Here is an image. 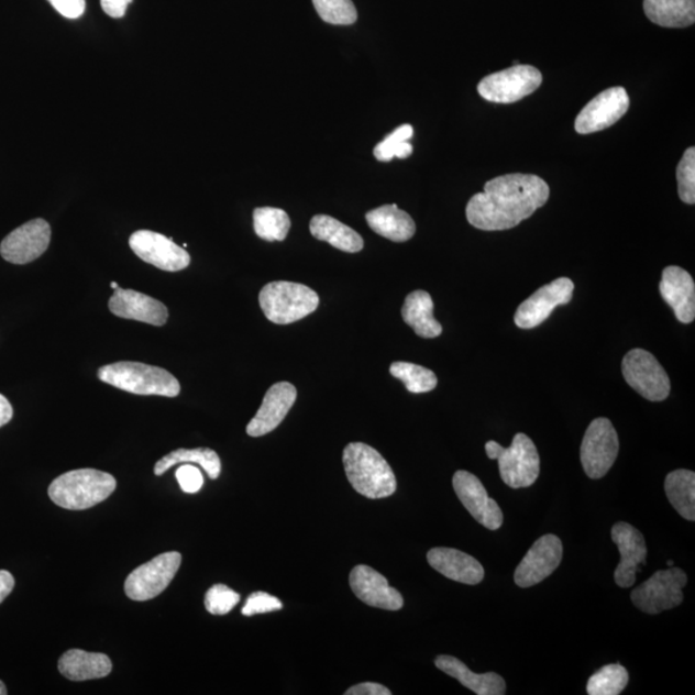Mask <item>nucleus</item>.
Here are the masks:
<instances>
[{
	"label": "nucleus",
	"instance_id": "423d86ee",
	"mask_svg": "<svg viewBox=\"0 0 695 695\" xmlns=\"http://www.w3.org/2000/svg\"><path fill=\"white\" fill-rule=\"evenodd\" d=\"M487 456L498 461L501 479L511 488L531 487L540 475V456L530 437L518 433L510 448L495 441L486 444Z\"/></svg>",
	"mask_w": 695,
	"mask_h": 695
},
{
	"label": "nucleus",
	"instance_id": "2eb2a0df",
	"mask_svg": "<svg viewBox=\"0 0 695 695\" xmlns=\"http://www.w3.org/2000/svg\"><path fill=\"white\" fill-rule=\"evenodd\" d=\"M563 559V543L555 534L542 536L520 562L514 581L519 587H531L553 574Z\"/></svg>",
	"mask_w": 695,
	"mask_h": 695
},
{
	"label": "nucleus",
	"instance_id": "49530a36",
	"mask_svg": "<svg viewBox=\"0 0 695 695\" xmlns=\"http://www.w3.org/2000/svg\"><path fill=\"white\" fill-rule=\"evenodd\" d=\"M0 695H7L5 685L2 682H0Z\"/></svg>",
	"mask_w": 695,
	"mask_h": 695
},
{
	"label": "nucleus",
	"instance_id": "4c0bfd02",
	"mask_svg": "<svg viewBox=\"0 0 695 695\" xmlns=\"http://www.w3.org/2000/svg\"><path fill=\"white\" fill-rule=\"evenodd\" d=\"M241 596L229 586H211L206 595V608L210 615L224 616L238 606Z\"/></svg>",
	"mask_w": 695,
	"mask_h": 695
},
{
	"label": "nucleus",
	"instance_id": "c9c22d12",
	"mask_svg": "<svg viewBox=\"0 0 695 695\" xmlns=\"http://www.w3.org/2000/svg\"><path fill=\"white\" fill-rule=\"evenodd\" d=\"M313 5L320 18L331 25H352L358 18L352 0H313Z\"/></svg>",
	"mask_w": 695,
	"mask_h": 695
},
{
	"label": "nucleus",
	"instance_id": "412c9836",
	"mask_svg": "<svg viewBox=\"0 0 695 695\" xmlns=\"http://www.w3.org/2000/svg\"><path fill=\"white\" fill-rule=\"evenodd\" d=\"M109 308L111 313L120 319L145 322L153 327H163L169 317L168 308L162 301L139 291L124 290L122 287H118L113 293Z\"/></svg>",
	"mask_w": 695,
	"mask_h": 695
},
{
	"label": "nucleus",
	"instance_id": "393cba45",
	"mask_svg": "<svg viewBox=\"0 0 695 695\" xmlns=\"http://www.w3.org/2000/svg\"><path fill=\"white\" fill-rule=\"evenodd\" d=\"M58 670L71 682H86V680L109 676L112 671V663L106 654L71 649L59 659Z\"/></svg>",
	"mask_w": 695,
	"mask_h": 695
},
{
	"label": "nucleus",
	"instance_id": "72a5a7b5",
	"mask_svg": "<svg viewBox=\"0 0 695 695\" xmlns=\"http://www.w3.org/2000/svg\"><path fill=\"white\" fill-rule=\"evenodd\" d=\"M390 374L406 385L411 393H428L435 389L437 375L427 367L410 364V362H395L390 365Z\"/></svg>",
	"mask_w": 695,
	"mask_h": 695
},
{
	"label": "nucleus",
	"instance_id": "ea45409f",
	"mask_svg": "<svg viewBox=\"0 0 695 695\" xmlns=\"http://www.w3.org/2000/svg\"><path fill=\"white\" fill-rule=\"evenodd\" d=\"M176 477L180 488L186 494H196L203 486V477L199 470L192 464H183L176 472Z\"/></svg>",
	"mask_w": 695,
	"mask_h": 695
},
{
	"label": "nucleus",
	"instance_id": "bb28decb",
	"mask_svg": "<svg viewBox=\"0 0 695 695\" xmlns=\"http://www.w3.org/2000/svg\"><path fill=\"white\" fill-rule=\"evenodd\" d=\"M434 304L430 294L417 290L406 297L402 307L404 321L417 332V335L426 339H434L442 334L443 328L434 319Z\"/></svg>",
	"mask_w": 695,
	"mask_h": 695
},
{
	"label": "nucleus",
	"instance_id": "4468645a",
	"mask_svg": "<svg viewBox=\"0 0 695 695\" xmlns=\"http://www.w3.org/2000/svg\"><path fill=\"white\" fill-rule=\"evenodd\" d=\"M630 108V98L626 89L615 87L604 90L593 98L576 118V132L592 134L615 125Z\"/></svg>",
	"mask_w": 695,
	"mask_h": 695
},
{
	"label": "nucleus",
	"instance_id": "1a4fd4ad",
	"mask_svg": "<svg viewBox=\"0 0 695 695\" xmlns=\"http://www.w3.org/2000/svg\"><path fill=\"white\" fill-rule=\"evenodd\" d=\"M622 374L633 390L652 402H662L670 396V377L652 353L640 348L627 353L622 361Z\"/></svg>",
	"mask_w": 695,
	"mask_h": 695
},
{
	"label": "nucleus",
	"instance_id": "20e7f679",
	"mask_svg": "<svg viewBox=\"0 0 695 695\" xmlns=\"http://www.w3.org/2000/svg\"><path fill=\"white\" fill-rule=\"evenodd\" d=\"M98 379L139 396L174 398L180 393L179 382L169 372L141 362H117L102 366L98 369Z\"/></svg>",
	"mask_w": 695,
	"mask_h": 695
},
{
	"label": "nucleus",
	"instance_id": "37998d69",
	"mask_svg": "<svg viewBox=\"0 0 695 695\" xmlns=\"http://www.w3.org/2000/svg\"><path fill=\"white\" fill-rule=\"evenodd\" d=\"M345 695H390L388 687L376 683H364L350 687Z\"/></svg>",
	"mask_w": 695,
	"mask_h": 695
},
{
	"label": "nucleus",
	"instance_id": "f8f14e48",
	"mask_svg": "<svg viewBox=\"0 0 695 695\" xmlns=\"http://www.w3.org/2000/svg\"><path fill=\"white\" fill-rule=\"evenodd\" d=\"M574 284L571 278L562 277L540 287L530 298L523 301L514 316L519 329H534L545 322L554 309L569 305L573 298Z\"/></svg>",
	"mask_w": 695,
	"mask_h": 695
},
{
	"label": "nucleus",
	"instance_id": "f257e3e1",
	"mask_svg": "<svg viewBox=\"0 0 695 695\" xmlns=\"http://www.w3.org/2000/svg\"><path fill=\"white\" fill-rule=\"evenodd\" d=\"M549 196L550 188L542 178L506 174L488 180L485 190L467 202V222L482 231L510 230L545 206Z\"/></svg>",
	"mask_w": 695,
	"mask_h": 695
},
{
	"label": "nucleus",
	"instance_id": "58836bf2",
	"mask_svg": "<svg viewBox=\"0 0 695 695\" xmlns=\"http://www.w3.org/2000/svg\"><path fill=\"white\" fill-rule=\"evenodd\" d=\"M283 603L276 596L258 592L249 596L243 608V615L252 617L256 615L269 614V611L282 610Z\"/></svg>",
	"mask_w": 695,
	"mask_h": 695
},
{
	"label": "nucleus",
	"instance_id": "7ed1b4c3",
	"mask_svg": "<svg viewBox=\"0 0 695 695\" xmlns=\"http://www.w3.org/2000/svg\"><path fill=\"white\" fill-rule=\"evenodd\" d=\"M117 479L96 470H79L59 475L51 483V500L67 510L93 508L113 494Z\"/></svg>",
	"mask_w": 695,
	"mask_h": 695
},
{
	"label": "nucleus",
	"instance_id": "aec40b11",
	"mask_svg": "<svg viewBox=\"0 0 695 695\" xmlns=\"http://www.w3.org/2000/svg\"><path fill=\"white\" fill-rule=\"evenodd\" d=\"M297 397V388L290 383L272 385L263 398L261 409L249 422L246 433L251 437H262L274 432L296 404Z\"/></svg>",
	"mask_w": 695,
	"mask_h": 695
},
{
	"label": "nucleus",
	"instance_id": "dca6fc26",
	"mask_svg": "<svg viewBox=\"0 0 695 695\" xmlns=\"http://www.w3.org/2000/svg\"><path fill=\"white\" fill-rule=\"evenodd\" d=\"M453 489L461 504L471 516L490 531L503 526L504 514L500 506L490 498L478 477L465 471H459L452 478Z\"/></svg>",
	"mask_w": 695,
	"mask_h": 695
},
{
	"label": "nucleus",
	"instance_id": "6e6552de",
	"mask_svg": "<svg viewBox=\"0 0 695 695\" xmlns=\"http://www.w3.org/2000/svg\"><path fill=\"white\" fill-rule=\"evenodd\" d=\"M541 85L540 70L531 65H516L483 78L478 92L489 102L514 103L536 92Z\"/></svg>",
	"mask_w": 695,
	"mask_h": 695
},
{
	"label": "nucleus",
	"instance_id": "9b49d317",
	"mask_svg": "<svg viewBox=\"0 0 695 695\" xmlns=\"http://www.w3.org/2000/svg\"><path fill=\"white\" fill-rule=\"evenodd\" d=\"M619 451L618 434L606 418L595 419L588 426L581 444V463L588 478L600 479L616 463Z\"/></svg>",
	"mask_w": 695,
	"mask_h": 695
},
{
	"label": "nucleus",
	"instance_id": "a878e982",
	"mask_svg": "<svg viewBox=\"0 0 695 695\" xmlns=\"http://www.w3.org/2000/svg\"><path fill=\"white\" fill-rule=\"evenodd\" d=\"M366 221L377 235L395 243H406L417 232L413 219L406 211L400 210L396 203L384 206L366 214Z\"/></svg>",
	"mask_w": 695,
	"mask_h": 695
},
{
	"label": "nucleus",
	"instance_id": "a18cd8bd",
	"mask_svg": "<svg viewBox=\"0 0 695 695\" xmlns=\"http://www.w3.org/2000/svg\"><path fill=\"white\" fill-rule=\"evenodd\" d=\"M13 417V409L10 400L0 395V428L9 424Z\"/></svg>",
	"mask_w": 695,
	"mask_h": 695
},
{
	"label": "nucleus",
	"instance_id": "a19ab883",
	"mask_svg": "<svg viewBox=\"0 0 695 695\" xmlns=\"http://www.w3.org/2000/svg\"><path fill=\"white\" fill-rule=\"evenodd\" d=\"M48 2L66 19H79L86 12V0H48Z\"/></svg>",
	"mask_w": 695,
	"mask_h": 695
},
{
	"label": "nucleus",
	"instance_id": "c756f323",
	"mask_svg": "<svg viewBox=\"0 0 695 695\" xmlns=\"http://www.w3.org/2000/svg\"><path fill=\"white\" fill-rule=\"evenodd\" d=\"M178 464H198L206 471L210 479H217L222 471L221 459H219L216 451L203 448L194 450L179 449L157 461L154 470L155 475L161 477L170 467Z\"/></svg>",
	"mask_w": 695,
	"mask_h": 695
},
{
	"label": "nucleus",
	"instance_id": "c03bdc74",
	"mask_svg": "<svg viewBox=\"0 0 695 695\" xmlns=\"http://www.w3.org/2000/svg\"><path fill=\"white\" fill-rule=\"evenodd\" d=\"M14 587V578L9 571H0V604L4 602Z\"/></svg>",
	"mask_w": 695,
	"mask_h": 695
},
{
	"label": "nucleus",
	"instance_id": "09e8293b",
	"mask_svg": "<svg viewBox=\"0 0 695 695\" xmlns=\"http://www.w3.org/2000/svg\"><path fill=\"white\" fill-rule=\"evenodd\" d=\"M668 565H669V566H670V569H671V566H674V562H672V561H668Z\"/></svg>",
	"mask_w": 695,
	"mask_h": 695
},
{
	"label": "nucleus",
	"instance_id": "e433bc0d",
	"mask_svg": "<svg viewBox=\"0 0 695 695\" xmlns=\"http://www.w3.org/2000/svg\"><path fill=\"white\" fill-rule=\"evenodd\" d=\"M679 198L685 203L695 202V148L685 151L676 170Z\"/></svg>",
	"mask_w": 695,
	"mask_h": 695
},
{
	"label": "nucleus",
	"instance_id": "0eeeda50",
	"mask_svg": "<svg viewBox=\"0 0 695 695\" xmlns=\"http://www.w3.org/2000/svg\"><path fill=\"white\" fill-rule=\"evenodd\" d=\"M687 583L683 570L659 571L631 593L633 606L647 615H660L680 606L684 600L683 587Z\"/></svg>",
	"mask_w": 695,
	"mask_h": 695
},
{
	"label": "nucleus",
	"instance_id": "7c9ffc66",
	"mask_svg": "<svg viewBox=\"0 0 695 695\" xmlns=\"http://www.w3.org/2000/svg\"><path fill=\"white\" fill-rule=\"evenodd\" d=\"M664 490L669 501L686 520H695V474L679 470L668 475Z\"/></svg>",
	"mask_w": 695,
	"mask_h": 695
},
{
	"label": "nucleus",
	"instance_id": "2f4dec72",
	"mask_svg": "<svg viewBox=\"0 0 695 695\" xmlns=\"http://www.w3.org/2000/svg\"><path fill=\"white\" fill-rule=\"evenodd\" d=\"M253 218L256 235L269 241V243L284 241L290 231V218L283 209L269 207L256 208Z\"/></svg>",
	"mask_w": 695,
	"mask_h": 695
},
{
	"label": "nucleus",
	"instance_id": "de8ad7c7",
	"mask_svg": "<svg viewBox=\"0 0 695 695\" xmlns=\"http://www.w3.org/2000/svg\"><path fill=\"white\" fill-rule=\"evenodd\" d=\"M111 287L113 290H117L120 286L117 283H111Z\"/></svg>",
	"mask_w": 695,
	"mask_h": 695
},
{
	"label": "nucleus",
	"instance_id": "a211bd4d",
	"mask_svg": "<svg viewBox=\"0 0 695 695\" xmlns=\"http://www.w3.org/2000/svg\"><path fill=\"white\" fill-rule=\"evenodd\" d=\"M611 540L616 543L621 562L615 572V581L619 587H631L637 581L640 564H647L648 549L644 536L625 521L611 528Z\"/></svg>",
	"mask_w": 695,
	"mask_h": 695
},
{
	"label": "nucleus",
	"instance_id": "b1692460",
	"mask_svg": "<svg viewBox=\"0 0 695 695\" xmlns=\"http://www.w3.org/2000/svg\"><path fill=\"white\" fill-rule=\"evenodd\" d=\"M435 666L444 674L459 680L461 684L475 694L504 695L506 693L505 680L500 675L495 674V672L474 674L472 670L466 668L465 663L455 659V657L438 655Z\"/></svg>",
	"mask_w": 695,
	"mask_h": 695
},
{
	"label": "nucleus",
	"instance_id": "c85d7f7f",
	"mask_svg": "<svg viewBox=\"0 0 695 695\" xmlns=\"http://www.w3.org/2000/svg\"><path fill=\"white\" fill-rule=\"evenodd\" d=\"M646 16L662 27H687L695 21V0H644Z\"/></svg>",
	"mask_w": 695,
	"mask_h": 695
},
{
	"label": "nucleus",
	"instance_id": "5701e85b",
	"mask_svg": "<svg viewBox=\"0 0 695 695\" xmlns=\"http://www.w3.org/2000/svg\"><path fill=\"white\" fill-rule=\"evenodd\" d=\"M428 563L433 570L456 583L478 585L485 578V569L477 559L450 548H434L429 551Z\"/></svg>",
	"mask_w": 695,
	"mask_h": 695
},
{
	"label": "nucleus",
	"instance_id": "f704fd0d",
	"mask_svg": "<svg viewBox=\"0 0 695 695\" xmlns=\"http://www.w3.org/2000/svg\"><path fill=\"white\" fill-rule=\"evenodd\" d=\"M413 135L410 124L400 125L388 135L374 150V155L379 162H390L393 157L406 158L412 155V145L409 142Z\"/></svg>",
	"mask_w": 695,
	"mask_h": 695
},
{
	"label": "nucleus",
	"instance_id": "f03ea898",
	"mask_svg": "<svg viewBox=\"0 0 695 695\" xmlns=\"http://www.w3.org/2000/svg\"><path fill=\"white\" fill-rule=\"evenodd\" d=\"M348 481L362 496L385 498L396 493L397 479L388 461L366 443L353 442L343 452Z\"/></svg>",
	"mask_w": 695,
	"mask_h": 695
},
{
	"label": "nucleus",
	"instance_id": "f3484780",
	"mask_svg": "<svg viewBox=\"0 0 695 695\" xmlns=\"http://www.w3.org/2000/svg\"><path fill=\"white\" fill-rule=\"evenodd\" d=\"M51 243V225L44 219H33L12 231L0 245V255L13 264H26L40 258Z\"/></svg>",
	"mask_w": 695,
	"mask_h": 695
},
{
	"label": "nucleus",
	"instance_id": "4be33fe9",
	"mask_svg": "<svg viewBox=\"0 0 695 695\" xmlns=\"http://www.w3.org/2000/svg\"><path fill=\"white\" fill-rule=\"evenodd\" d=\"M661 296L674 309L676 319L692 323L695 319V284L683 268L670 266L663 269L660 284Z\"/></svg>",
	"mask_w": 695,
	"mask_h": 695
},
{
	"label": "nucleus",
	"instance_id": "6ab92c4d",
	"mask_svg": "<svg viewBox=\"0 0 695 695\" xmlns=\"http://www.w3.org/2000/svg\"><path fill=\"white\" fill-rule=\"evenodd\" d=\"M350 584L354 595L369 607L385 610H399L404 607L402 595L390 587L387 578L372 566H354Z\"/></svg>",
	"mask_w": 695,
	"mask_h": 695
},
{
	"label": "nucleus",
	"instance_id": "39448f33",
	"mask_svg": "<svg viewBox=\"0 0 695 695\" xmlns=\"http://www.w3.org/2000/svg\"><path fill=\"white\" fill-rule=\"evenodd\" d=\"M260 305L271 322L289 324L304 320L320 305V297L306 285L275 282L263 287Z\"/></svg>",
	"mask_w": 695,
	"mask_h": 695
},
{
	"label": "nucleus",
	"instance_id": "473e14b6",
	"mask_svg": "<svg viewBox=\"0 0 695 695\" xmlns=\"http://www.w3.org/2000/svg\"><path fill=\"white\" fill-rule=\"evenodd\" d=\"M629 672L621 664H607L588 680L587 694L619 695L629 685Z\"/></svg>",
	"mask_w": 695,
	"mask_h": 695
},
{
	"label": "nucleus",
	"instance_id": "ddd939ff",
	"mask_svg": "<svg viewBox=\"0 0 695 695\" xmlns=\"http://www.w3.org/2000/svg\"><path fill=\"white\" fill-rule=\"evenodd\" d=\"M130 246L143 262L166 272L186 269L191 263V256L184 247L157 232H134L130 239Z\"/></svg>",
	"mask_w": 695,
	"mask_h": 695
},
{
	"label": "nucleus",
	"instance_id": "79ce46f5",
	"mask_svg": "<svg viewBox=\"0 0 695 695\" xmlns=\"http://www.w3.org/2000/svg\"><path fill=\"white\" fill-rule=\"evenodd\" d=\"M133 0H101L102 10L112 19H122Z\"/></svg>",
	"mask_w": 695,
	"mask_h": 695
},
{
	"label": "nucleus",
	"instance_id": "9d476101",
	"mask_svg": "<svg viewBox=\"0 0 695 695\" xmlns=\"http://www.w3.org/2000/svg\"><path fill=\"white\" fill-rule=\"evenodd\" d=\"M180 563H183V555L177 551H170L140 565L125 581L124 588L128 598L135 602L156 598L170 585Z\"/></svg>",
	"mask_w": 695,
	"mask_h": 695
},
{
	"label": "nucleus",
	"instance_id": "cd10ccee",
	"mask_svg": "<svg viewBox=\"0 0 695 695\" xmlns=\"http://www.w3.org/2000/svg\"><path fill=\"white\" fill-rule=\"evenodd\" d=\"M309 230L317 240L324 241L345 253H358L365 245L358 232L330 216L313 217Z\"/></svg>",
	"mask_w": 695,
	"mask_h": 695
}]
</instances>
